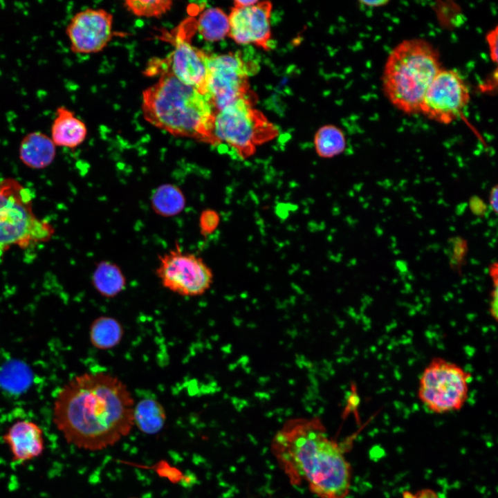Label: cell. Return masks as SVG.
<instances>
[{
  "label": "cell",
  "mask_w": 498,
  "mask_h": 498,
  "mask_svg": "<svg viewBox=\"0 0 498 498\" xmlns=\"http://www.w3.org/2000/svg\"><path fill=\"white\" fill-rule=\"evenodd\" d=\"M135 402L127 386L107 372H85L67 382L56 396L53 420L66 441L98 451L130 432Z\"/></svg>",
  "instance_id": "6da1fadb"
},
{
  "label": "cell",
  "mask_w": 498,
  "mask_h": 498,
  "mask_svg": "<svg viewBox=\"0 0 498 498\" xmlns=\"http://www.w3.org/2000/svg\"><path fill=\"white\" fill-rule=\"evenodd\" d=\"M271 452L293 486L305 482L318 498H345L351 467L317 418L288 421L271 441Z\"/></svg>",
  "instance_id": "7a4b0ae2"
},
{
  "label": "cell",
  "mask_w": 498,
  "mask_h": 498,
  "mask_svg": "<svg viewBox=\"0 0 498 498\" xmlns=\"http://www.w3.org/2000/svg\"><path fill=\"white\" fill-rule=\"evenodd\" d=\"M145 119L153 126L179 137L216 145L214 136L216 111L195 88L169 73L142 93Z\"/></svg>",
  "instance_id": "3957f363"
},
{
  "label": "cell",
  "mask_w": 498,
  "mask_h": 498,
  "mask_svg": "<svg viewBox=\"0 0 498 498\" xmlns=\"http://www.w3.org/2000/svg\"><path fill=\"white\" fill-rule=\"evenodd\" d=\"M441 69L439 54L430 42L403 40L387 57L382 77L384 93L403 113H420L422 99Z\"/></svg>",
  "instance_id": "277c9868"
},
{
  "label": "cell",
  "mask_w": 498,
  "mask_h": 498,
  "mask_svg": "<svg viewBox=\"0 0 498 498\" xmlns=\"http://www.w3.org/2000/svg\"><path fill=\"white\" fill-rule=\"evenodd\" d=\"M29 189L14 178L0 181V261L11 248L22 249L48 242L53 225L37 216Z\"/></svg>",
  "instance_id": "5b68a950"
},
{
  "label": "cell",
  "mask_w": 498,
  "mask_h": 498,
  "mask_svg": "<svg viewBox=\"0 0 498 498\" xmlns=\"http://www.w3.org/2000/svg\"><path fill=\"white\" fill-rule=\"evenodd\" d=\"M278 134L277 128L255 109L246 95L216 113L214 136L216 145L225 144L241 159Z\"/></svg>",
  "instance_id": "8992f818"
},
{
  "label": "cell",
  "mask_w": 498,
  "mask_h": 498,
  "mask_svg": "<svg viewBox=\"0 0 498 498\" xmlns=\"http://www.w3.org/2000/svg\"><path fill=\"white\" fill-rule=\"evenodd\" d=\"M471 378L459 365L443 358H434L421 374L418 398L432 413L459 411L468 400Z\"/></svg>",
  "instance_id": "52a82bcc"
},
{
  "label": "cell",
  "mask_w": 498,
  "mask_h": 498,
  "mask_svg": "<svg viewBox=\"0 0 498 498\" xmlns=\"http://www.w3.org/2000/svg\"><path fill=\"white\" fill-rule=\"evenodd\" d=\"M156 275L165 288L190 297L205 293L214 279L211 268L203 258L182 250L178 243L158 256Z\"/></svg>",
  "instance_id": "ba28073f"
},
{
  "label": "cell",
  "mask_w": 498,
  "mask_h": 498,
  "mask_svg": "<svg viewBox=\"0 0 498 498\" xmlns=\"http://www.w3.org/2000/svg\"><path fill=\"white\" fill-rule=\"evenodd\" d=\"M250 68L239 52L208 55L206 97L216 112L247 95Z\"/></svg>",
  "instance_id": "9c48e42d"
},
{
  "label": "cell",
  "mask_w": 498,
  "mask_h": 498,
  "mask_svg": "<svg viewBox=\"0 0 498 498\" xmlns=\"http://www.w3.org/2000/svg\"><path fill=\"white\" fill-rule=\"evenodd\" d=\"M470 100V91L461 75L453 69L441 68L422 99L420 113L434 121L450 124L461 115Z\"/></svg>",
  "instance_id": "30bf717a"
},
{
  "label": "cell",
  "mask_w": 498,
  "mask_h": 498,
  "mask_svg": "<svg viewBox=\"0 0 498 498\" xmlns=\"http://www.w3.org/2000/svg\"><path fill=\"white\" fill-rule=\"evenodd\" d=\"M113 15L104 9L86 8L76 12L66 26L71 52L89 54L100 52L110 42Z\"/></svg>",
  "instance_id": "8fae6325"
},
{
  "label": "cell",
  "mask_w": 498,
  "mask_h": 498,
  "mask_svg": "<svg viewBox=\"0 0 498 498\" xmlns=\"http://www.w3.org/2000/svg\"><path fill=\"white\" fill-rule=\"evenodd\" d=\"M271 9L269 1H258L247 7L234 6L228 15V35L239 44L267 48L271 35Z\"/></svg>",
  "instance_id": "7c38bea8"
},
{
  "label": "cell",
  "mask_w": 498,
  "mask_h": 498,
  "mask_svg": "<svg viewBox=\"0 0 498 498\" xmlns=\"http://www.w3.org/2000/svg\"><path fill=\"white\" fill-rule=\"evenodd\" d=\"M208 55L188 41L177 39L173 52L167 58L169 66L164 73H171L206 97Z\"/></svg>",
  "instance_id": "4fadbf2b"
},
{
  "label": "cell",
  "mask_w": 498,
  "mask_h": 498,
  "mask_svg": "<svg viewBox=\"0 0 498 498\" xmlns=\"http://www.w3.org/2000/svg\"><path fill=\"white\" fill-rule=\"evenodd\" d=\"M12 461L23 463L42 454L44 439L42 429L35 422L22 420L12 424L3 435Z\"/></svg>",
  "instance_id": "5bb4252c"
},
{
  "label": "cell",
  "mask_w": 498,
  "mask_h": 498,
  "mask_svg": "<svg viewBox=\"0 0 498 498\" xmlns=\"http://www.w3.org/2000/svg\"><path fill=\"white\" fill-rule=\"evenodd\" d=\"M85 123L65 106L58 107L50 126V138L56 147L74 149L85 140Z\"/></svg>",
  "instance_id": "9a60e30c"
},
{
  "label": "cell",
  "mask_w": 498,
  "mask_h": 498,
  "mask_svg": "<svg viewBox=\"0 0 498 498\" xmlns=\"http://www.w3.org/2000/svg\"><path fill=\"white\" fill-rule=\"evenodd\" d=\"M18 154L21 162L28 168L43 169L53 163L57 147L47 134L33 131L21 138Z\"/></svg>",
  "instance_id": "2e32d148"
},
{
  "label": "cell",
  "mask_w": 498,
  "mask_h": 498,
  "mask_svg": "<svg viewBox=\"0 0 498 498\" xmlns=\"http://www.w3.org/2000/svg\"><path fill=\"white\" fill-rule=\"evenodd\" d=\"M95 290L102 297L111 299L119 295L126 288L127 279L121 268L110 260L97 263L91 276Z\"/></svg>",
  "instance_id": "e0dca14e"
},
{
  "label": "cell",
  "mask_w": 498,
  "mask_h": 498,
  "mask_svg": "<svg viewBox=\"0 0 498 498\" xmlns=\"http://www.w3.org/2000/svg\"><path fill=\"white\" fill-rule=\"evenodd\" d=\"M150 206L157 215L173 217L181 214L186 206V197L177 185L165 183L156 187L150 196Z\"/></svg>",
  "instance_id": "ac0fdd59"
},
{
  "label": "cell",
  "mask_w": 498,
  "mask_h": 498,
  "mask_svg": "<svg viewBox=\"0 0 498 498\" xmlns=\"http://www.w3.org/2000/svg\"><path fill=\"white\" fill-rule=\"evenodd\" d=\"M124 328L116 318L101 315L91 322L89 327V340L98 350H109L119 345L124 336Z\"/></svg>",
  "instance_id": "d6986e66"
},
{
  "label": "cell",
  "mask_w": 498,
  "mask_h": 498,
  "mask_svg": "<svg viewBox=\"0 0 498 498\" xmlns=\"http://www.w3.org/2000/svg\"><path fill=\"white\" fill-rule=\"evenodd\" d=\"M133 424L140 431L155 434L164 427L167 415L163 405L156 399L145 398L133 407Z\"/></svg>",
  "instance_id": "ffe728a7"
},
{
  "label": "cell",
  "mask_w": 498,
  "mask_h": 498,
  "mask_svg": "<svg viewBox=\"0 0 498 498\" xmlns=\"http://www.w3.org/2000/svg\"><path fill=\"white\" fill-rule=\"evenodd\" d=\"M199 33L209 42H217L229 33V18L219 8H209L199 16L197 22Z\"/></svg>",
  "instance_id": "44dd1931"
},
{
  "label": "cell",
  "mask_w": 498,
  "mask_h": 498,
  "mask_svg": "<svg viewBox=\"0 0 498 498\" xmlns=\"http://www.w3.org/2000/svg\"><path fill=\"white\" fill-rule=\"evenodd\" d=\"M316 153L322 158H330L342 154L346 148L343 131L334 125L320 128L314 138Z\"/></svg>",
  "instance_id": "7402d4cb"
},
{
  "label": "cell",
  "mask_w": 498,
  "mask_h": 498,
  "mask_svg": "<svg viewBox=\"0 0 498 498\" xmlns=\"http://www.w3.org/2000/svg\"><path fill=\"white\" fill-rule=\"evenodd\" d=\"M124 6L129 11L138 17H159L171 9L172 1L169 0H127L124 2Z\"/></svg>",
  "instance_id": "603a6c76"
},
{
  "label": "cell",
  "mask_w": 498,
  "mask_h": 498,
  "mask_svg": "<svg viewBox=\"0 0 498 498\" xmlns=\"http://www.w3.org/2000/svg\"><path fill=\"white\" fill-rule=\"evenodd\" d=\"M220 221V215L216 210L210 208L203 210L199 219L200 233L204 237L210 235L216 231Z\"/></svg>",
  "instance_id": "cb8c5ba5"
},
{
  "label": "cell",
  "mask_w": 498,
  "mask_h": 498,
  "mask_svg": "<svg viewBox=\"0 0 498 498\" xmlns=\"http://www.w3.org/2000/svg\"><path fill=\"white\" fill-rule=\"evenodd\" d=\"M487 42L489 46L490 57L494 62L497 60V28L487 34Z\"/></svg>",
  "instance_id": "d4e9b609"
},
{
  "label": "cell",
  "mask_w": 498,
  "mask_h": 498,
  "mask_svg": "<svg viewBox=\"0 0 498 498\" xmlns=\"http://www.w3.org/2000/svg\"><path fill=\"white\" fill-rule=\"evenodd\" d=\"M497 186L492 187L490 195V204L495 212L497 211Z\"/></svg>",
  "instance_id": "484cf974"
},
{
  "label": "cell",
  "mask_w": 498,
  "mask_h": 498,
  "mask_svg": "<svg viewBox=\"0 0 498 498\" xmlns=\"http://www.w3.org/2000/svg\"><path fill=\"white\" fill-rule=\"evenodd\" d=\"M415 497L416 498H438L436 494L430 489L419 491L415 495Z\"/></svg>",
  "instance_id": "4316f807"
},
{
  "label": "cell",
  "mask_w": 498,
  "mask_h": 498,
  "mask_svg": "<svg viewBox=\"0 0 498 498\" xmlns=\"http://www.w3.org/2000/svg\"><path fill=\"white\" fill-rule=\"evenodd\" d=\"M360 3L369 7H379L386 5L388 1L376 0V1H360Z\"/></svg>",
  "instance_id": "83f0119b"
},
{
  "label": "cell",
  "mask_w": 498,
  "mask_h": 498,
  "mask_svg": "<svg viewBox=\"0 0 498 498\" xmlns=\"http://www.w3.org/2000/svg\"><path fill=\"white\" fill-rule=\"evenodd\" d=\"M257 2H258V1H252V0H249V1L237 0L234 2V6L247 7V6H250L252 5H254V4L257 3Z\"/></svg>",
  "instance_id": "f1b7e54d"
},
{
  "label": "cell",
  "mask_w": 498,
  "mask_h": 498,
  "mask_svg": "<svg viewBox=\"0 0 498 498\" xmlns=\"http://www.w3.org/2000/svg\"><path fill=\"white\" fill-rule=\"evenodd\" d=\"M403 498H416V497L410 492H404Z\"/></svg>",
  "instance_id": "f546056e"
},
{
  "label": "cell",
  "mask_w": 498,
  "mask_h": 498,
  "mask_svg": "<svg viewBox=\"0 0 498 498\" xmlns=\"http://www.w3.org/2000/svg\"><path fill=\"white\" fill-rule=\"evenodd\" d=\"M129 498H136V497H129Z\"/></svg>",
  "instance_id": "4dcf8cb0"
}]
</instances>
